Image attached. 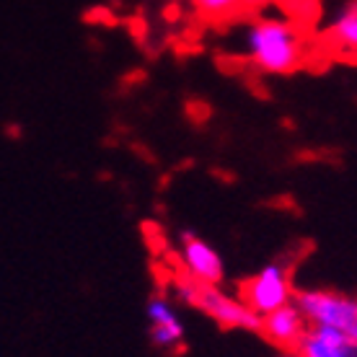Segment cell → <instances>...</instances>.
Instances as JSON below:
<instances>
[{
  "instance_id": "1",
  "label": "cell",
  "mask_w": 357,
  "mask_h": 357,
  "mask_svg": "<svg viewBox=\"0 0 357 357\" xmlns=\"http://www.w3.org/2000/svg\"><path fill=\"white\" fill-rule=\"evenodd\" d=\"M246 57L267 75H290L305 63V45L293 21L261 16L243 34Z\"/></svg>"
},
{
  "instance_id": "2",
  "label": "cell",
  "mask_w": 357,
  "mask_h": 357,
  "mask_svg": "<svg viewBox=\"0 0 357 357\" xmlns=\"http://www.w3.org/2000/svg\"><path fill=\"white\" fill-rule=\"evenodd\" d=\"M174 293H176L178 301L205 311V316H210L223 329H261L259 313L251 311L241 298H233V295H228L218 285H202V282H195L192 277L184 275L174 280Z\"/></svg>"
},
{
  "instance_id": "3",
  "label": "cell",
  "mask_w": 357,
  "mask_h": 357,
  "mask_svg": "<svg viewBox=\"0 0 357 357\" xmlns=\"http://www.w3.org/2000/svg\"><path fill=\"white\" fill-rule=\"evenodd\" d=\"M293 303L301 308L308 324L334 326L347 337L349 344H357V301L334 290H301Z\"/></svg>"
},
{
  "instance_id": "4",
  "label": "cell",
  "mask_w": 357,
  "mask_h": 357,
  "mask_svg": "<svg viewBox=\"0 0 357 357\" xmlns=\"http://www.w3.org/2000/svg\"><path fill=\"white\" fill-rule=\"evenodd\" d=\"M293 298L295 290L290 282V272L282 261H269L257 275L241 282V301L259 316L293 303Z\"/></svg>"
},
{
  "instance_id": "5",
  "label": "cell",
  "mask_w": 357,
  "mask_h": 357,
  "mask_svg": "<svg viewBox=\"0 0 357 357\" xmlns=\"http://www.w3.org/2000/svg\"><path fill=\"white\" fill-rule=\"evenodd\" d=\"M178 259L187 269V277L202 285H220L225 280V264L223 257L218 254L215 246L195 236L192 231L181 233V243H178Z\"/></svg>"
},
{
  "instance_id": "6",
  "label": "cell",
  "mask_w": 357,
  "mask_h": 357,
  "mask_svg": "<svg viewBox=\"0 0 357 357\" xmlns=\"http://www.w3.org/2000/svg\"><path fill=\"white\" fill-rule=\"evenodd\" d=\"M145 313H148V321H151V342L158 349H176L184 342V324L178 319L169 295H151Z\"/></svg>"
},
{
  "instance_id": "7",
  "label": "cell",
  "mask_w": 357,
  "mask_h": 357,
  "mask_svg": "<svg viewBox=\"0 0 357 357\" xmlns=\"http://www.w3.org/2000/svg\"><path fill=\"white\" fill-rule=\"evenodd\" d=\"M305 319L301 308L295 303H287L282 308H277V311L267 313V316H261V334L267 337L272 344L277 347H298V342L301 337L305 334Z\"/></svg>"
},
{
  "instance_id": "8",
  "label": "cell",
  "mask_w": 357,
  "mask_h": 357,
  "mask_svg": "<svg viewBox=\"0 0 357 357\" xmlns=\"http://www.w3.org/2000/svg\"><path fill=\"white\" fill-rule=\"evenodd\" d=\"M326 39L334 50L357 57V0H347L326 29Z\"/></svg>"
},
{
  "instance_id": "9",
  "label": "cell",
  "mask_w": 357,
  "mask_h": 357,
  "mask_svg": "<svg viewBox=\"0 0 357 357\" xmlns=\"http://www.w3.org/2000/svg\"><path fill=\"white\" fill-rule=\"evenodd\" d=\"M298 355L301 357H352L355 355V344L349 342H334L321 337L319 331L305 329V334L298 342Z\"/></svg>"
},
{
  "instance_id": "10",
  "label": "cell",
  "mask_w": 357,
  "mask_h": 357,
  "mask_svg": "<svg viewBox=\"0 0 357 357\" xmlns=\"http://www.w3.org/2000/svg\"><path fill=\"white\" fill-rule=\"evenodd\" d=\"M197 16L205 21H225L241 10L243 0H189Z\"/></svg>"
},
{
  "instance_id": "11",
  "label": "cell",
  "mask_w": 357,
  "mask_h": 357,
  "mask_svg": "<svg viewBox=\"0 0 357 357\" xmlns=\"http://www.w3.org/2000/svg\"><path fill=\"white\" fill-rule=\"evenodd\" d=\"M275 0H243L241 3V10H261L267 8V6H272Z\"/></svg>"
}]
</instances>
